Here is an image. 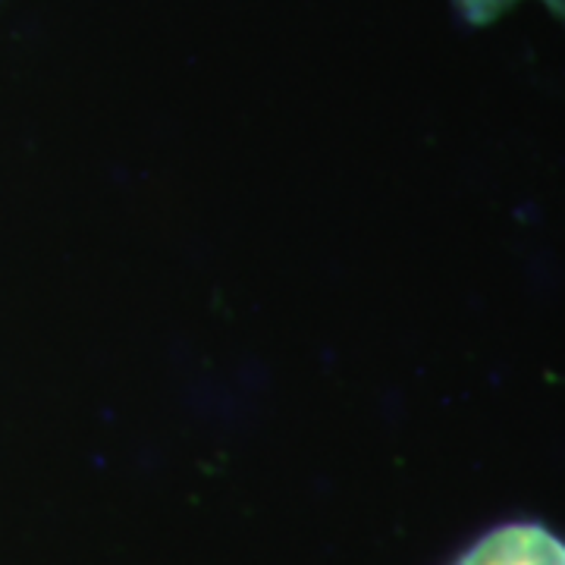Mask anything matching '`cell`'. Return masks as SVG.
Masks as SVG:
<instances>
[{"instance_id": "6da1fadb", "label": "cell", "mask_w": 565, "mask_h": 565, "mask_svg": "<svg viewBox=\"0 0 565 565\" xmlns=\"http://www.w3.org/2000/svg\"><path fill=\"white\" fill-rule=\"evenodd\" d=\"M462 565H565V544L544 527H503L475 546Z\"/></svg>"}, {"instance_id": "7a4b0ae2", "label": "cell", "mask_w": 565, "mask_h": 565, "mask_svg": "<svg viewBox=\"0 0 565 565\" xmlns=\"http://www.w3.org/2000/svg\"><path fill=\"white\" fill-rule=\"evenodd\" d=\"M462 3L475 17H493V13H500L505 3H512V0H462Z\"/></svg>"}]
</instances>
